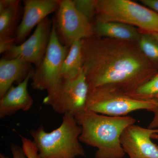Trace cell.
Returning a JSON list of instances; mask_svg holds the SVG:
<instances>
[{
	"label": "cell",
	"instance_id": "5bb4252c",
	"mask_svg": "<svg viewBox=\"0 0 158 158\" xmlns=\"http://www.w3.org/2000/svg\"><path fill=\"white\" fill-rule=\"evenodd\" d=\"M93 28L97 36L122 41L137 43L142 35L135 27L116 22L96 21Z\"/></svg>",
	"mask_w": 158,
	"mask_h": 158
},
{
	"label": "cell",
	"instance_id": "9a60e30c",
	"mask_svg": "<svg viewBox=\"0 0 158 158\" xmlns=\"http://www.w3.org/2000/svg\"><path fill=\"white\" fill-rule=\"evenodd\" d=\"M82 66L81 40H78L71 46L63 62L61 71V79H75L81 71Z\"/></svg>",
	"mask_w": 158,
	"mask_h": 158
},
{
	"label": "cell",
	"instance_id": "52a82bcc",
	"mask_svg": "<svg viewBox=\"0 0 158 158\" xmlns=\"http://www.w3.org/2000/svg\"><path fill=\"white\" fill-rule=\"evenodd\" d=\"M59 40L55 23H52L50 38L42 62L34 69L31 85L35 90L50 92L61 80L63 62L69 51Z\"/></svg>",
	"mask_w": 158,
	"mask_h": 158
},
{
	"label": "cell",
	"instance_id": "3957f363",
	"mask_svg": "<svg viewBox=\"0 0 158 158\" xmlns=\"http://www.w3.org/2000/svg\"><path fill=\"white\" fill-rule=\"evenodd\" d=\"M81 132L74 116L66 114L60 126L52 131H46L41 125L29 133L38 149L39 158H76L85 156L79 140Z\"/></svg>",
	"mask_w": 158,
	"mask_h": 158
},
{
	"label": "cell",
	"instance_id": "7c38bea8",
	"mask_svg": "<svg viewBox=\"0 0 158 158\" xmlns=\"http://www.w3.org/2000/svg\"><path fill=\"white\" fill-rule=\"evenodd\" d=\"M34 69L29 73L23 81L16 86H11L3 97L0 98V118L14 115L18 111L27 112L31 110L34 100L28 90L29 81Z\"/></svg>",
	"mask_w": 158,
	"mask_h": 158
},
{
	"label": "cell",
	"instance_id": "7402d4cb",
	"mask_svg": "<svg viewBox=\"0 0 158 158\" xmlns=\"http://www.w3.org/2000/svg\"><path fill=\"white\" fill-rule=\"evenodd\" d=\"M11 151L13 158H27L23 151L22 148L17 144L11 143Z\"/></svg>",
	"mask_w": 158,
	"mask_h": 158
},
{
	"label": "cell",
	"instance_id": "ffe728a7",
	"mask_svg": "<svg viewBox=\"0 0 158 158\" xmlns=\"http://www.w3.org/2000/svg\"><path fill=\"white\" fill-rule=\"evenodd\" d=\"M20 137L22 144V149L27 158H39V153L36 145L33 141L29 138L21 135L17 132Z\"/></svg>",
	"mask_w": 158,
	"mask_h": 158
},
{
	"label": "cell",
	"instance_id": "8992f818",
	"mask_svg": "<svg viewBox=\"0 0 158 158\" xmlns=\"http://www.w3.org/2000/svg\"><path fill=\"white\" fill-rule=\"evenodd\" d=\"M89 87L83 69L73 80L61 79L54 89L48 93L43 101L55 112L74 116L86 109Z\"/></svg>",
	"mask_w": 158,
	"mask_h": 158
},
{
	"label": "cell",
	"instance_id": "7a4b0ae2",
	"mask_svg": "<svg viewBox=\"0 0 158 158\" xmlns=\"http://www.w3.org/2000/svg\"><path fill=\"white\" fill-rule=\"evenodd\" d=\"M81 127V143L97 148L95 158H123L125 153L120 142L125 130L135 124V118L129 116L114 117L85 110L74 116Z\"/></svg>",
	"mask_w": 158,
	"mask_h": 158
},
{
	"label": "cell",
	"instance_id": "ba28073f",
	"mask_svg": "<svg viewBox=\"0 0 158 158\" xmlns=\"http://www.w3.org/2000/svg\"><path fill=\"white\" fill-rule=\"evenodd\" d=\"M55 24L63 45L69 48L75 41L95 35L93 26L77 11L72 0L59 1Z\"/></svg>",
	"mask_w": 158,
	"mask_h": 158
},
{
	"label": "cell",
	"instance_id": "30bf717a",
	"mask_svg": "<svg viewBox=\"0 0 158 158\" xmlns=\"http://www.w3.org/2000/svg\"><path fill=\"white\" fill-rule=\"evenodd\" d=\"M157 129L141 127L135 124L128 127L122 133L120 142L130 158H158V145L152 141Z\"/></svg>",
	"mask_w": 158,
	"mask_h": 158
},
{
	"label": "cell",
	"instance_id": "277c9868",
	"mask_svg": "<svg viewBox=\"0 0 158 158\" xmlns=\"http://www.w3.org/2000/svg\"><path fill=\"white\" fill-rule=\"evenodd\" d=\"M96 18L101 22H120L149 34L158 33L157 12L130 0H97Z\"/></svg>",
	"mask_w": 158,
	"mask_h": 158
},
{
	"label": "cell",
	"instance_id": "44dd1931",
	"mask_svg": "<svg viewBox=\"0 0 158 158\" xmlns=\"http://www.w3.org/2000/svg\"><path fill=\"white\" fill-rule=\"evenodd\" d=\"M15 37L0 38V53H5L10 50L15 44Z\"/></svg>",
	"mask_w": 158,
	"mask_h": 158
},
{
	"label": "cell",
	"instance_id": "83f0119b",
	"mask_svg": "<svg viewBox=\"0 0 158 158\" xmlns=\"http://www.w3.org/2000/svg\"><path fill=\"white\" fill-rule=\"evenodd\" d=\"M0 158H10L9 157L6 156H4L3 154L1 153L0 154Z\"/></svg>",
	"mask_w": 158,
	"mask_h": 158
},
{
	"label": "cell",
	"instance_id": "e0dca14e",
	"mask_svg": "<svg viewBox=\"0 0 158 158\" xmlns=\"http://www.w3.org/2000/svg\"><path fill=\"white\" fill-rule=\"evenodd\" d=\"M137 43L142 53L149 61L158 62V41L152 34H142Z\"/></svg>",
	"mask_w": 158,
	"mask_h": 158
},
{
	"label": "cell",
	"instance_id": "cb8c5ba5",
	"mask_svg": "<svg viewBox=\"0 0 158 158\" xmlns=\"http://www.w3.org/2000/svg\"><path fill=\"white\" fill-rule=\"evenodd\" d=\"M19 0H1L0 1V12L5 9L13 6L18 2Z\"/></svg>",
	"mask_w": 158,
	"mask_h": 158
},
{
	"label": "cell",
	"instance_id": "8fae6325",
	"mask_svg": "<svg viewBox=\"0 0 158 158\" xmlns=\"http://www.w3.org/2000/svg\"><path fill=\"white\" fill-rule=\"evenodd\" d=\"M60 0H25L23 15L18 27L15 43H22L32 29L48 15L57 11Z\"/></svg>",
	"mask_w": 158,
	"mask_h": 158
},
{
	"label": "cell",
	"instance_id": "d6986e66",
	"mask_svg": "<svg viewBox=\"0 0 158 158\" xmlns=\"http://www.w3.org/2000/svg\"><path fill=\"white\" fill-rule=\"evenodd\" d=\"M77 11L91 24L97 13V0H73Z\"/></svg>",
	"mask_w": 158,
	"mask_h": 158
},
{
	"label": "cell",
	"instance_id": "ac0fdd59",
	"mask_svg": "<svg viewBox=\"0 0 158 158\" xmlns=\"http://www.w3.org/2000/svg\"><path fill=\"white\" fill-rule=\"evenodd\" d=\"M142 100H158V74L141 85L130 94Z\"/></svg>",
	"mask_w": 158,
	"mask_h": 158
},
{
	"label": "cell",
	"instance_id": "4fadbf2b",
	"mask_svg": "<svg viewBox=\"0 0 158 158\" xmlns=\"http://www.w3.org/2000/svg\"><path fill=\"white\" fill-rule=\"evenodd\" d=\"M31 63L20 59L0 60V98H2L12 86L23 81L32 70Z\"/></svg>",
	"mask_w": 158,
	"mask_h": 158
},
{
	"label": "cell",
	"instance_id": "5b68a950",
	"mask_svg": "<svg viewBox=\"0 0 158 158\" xmlns=\"http://www.w3.org/2000/svg\"><path fill=\"white\" fill-rule=\"evenodd\" d=\"M157 100H142L130 94L105 88L89 90L86 110L106 116L118 117L138 110L154 113Z\"/></svg>",
	"mask_w": 158,
	"mask_h": 158
},
{
	"label": "cell",
	"instance_id": "9c48e42d",
	"mask_svg": "<svg viewBox=\"0 0 158 158\" xmlns=\"http://www.w3.org/2000/svg\"><path fill=\"white\" fill-rule=\"evenodd\" d=\"M52 22L46 18L36 27L34 33L25 41L15 45L5 53L3 58L7 59H20L24 62L33 64L37 68L42 62L48 47Z\"/></svg>",
	"mask_w": 158,
	"mask_h": 158
},
{
	"label": "cell",
	"instance_id": "6da1fadb",
	"mask_svg": "<svg viewBox=\"0 0 158 158\" xmlns=\"http://www.w3.org/2000/svg\"><path fill=\"white\" fill-rule=\"evenodd\" d=\"M81 43L82 69L89 90L105 88L131 94L156 75L137 42L94 35Z\"/></svg>",
	"mask_w": 158,
	"mask_h": 158
},
{
	"label": "cell",
	"instance_id": "d4e9b609",
	"mask_svg": "<svg viewBox=\"0 0 158 158\" xmlns=\"http://www.w3.org/2000/svg\"><path fill=\"white\" fill-rule=\"evenodd\" d=\"M154 113V116L152 120L148 125V128L151 129H158V106L156 110Z\"/></svg>",
	"mask_w": 158,
	"mask_h": 158
},
{
	"label": "cell",
	"instance_id": "4316f807",
	"mask_svg": "<svg viewBox=\"0 0 158 158\" xmlns=\"http://www.w3.org/2000/svg\"><path fill=\"white\" fill-rule=\"evenodd\" d=\"M152 34L153 36H154V37L156 38V39L158 41V33H155V34Z\"/></svg>",
	"mask_w": 158,
	"mask_h": 158
},
{
	"label": "cell",
	"instance_id": "2e32d148",
	"mask_svg": "<svg viewBox=\"0 0 158 158\" xmlns=\"http://www.w3.org/2000/svg\"><path fill=\"white\" fill-rule=\"evenodd\" d=\"M17 3L0 12V38H13L17 23L19 3Z\"/></svg>",
	"mask_w": 158,
	"mask_h": 158
},
{
	"label": "cell",
	"instance_id": "603a6c76",
	"mask_svg": "<svg viewBox=\"0 0 158 158\" xmlns=\"http://www.w3.org/2000/svg\"><path fill=\"white\" fill-rule=\"evenodd\" d=\"M141 2L144 6L158 13V0H141Z\"/></svg>",
	"mask_w": 158,
	"mask_h": 158
},
{
	"label": "cell",
	"instance_id": "484cf974",
	"mask_svg": "<svg viewBox=\"0 0 158 158\" xmlns=\"http://www.w3.org/2000/svg\"><path fill=\"white\" fill-rule=\"evenodd\" d=\"M151 138L152 139H155V140H158V134L156 133V134H153L151 136Z\"/></svg>",
	"mask_w": 158,
	"mask_h": 158
}]
</instances>
